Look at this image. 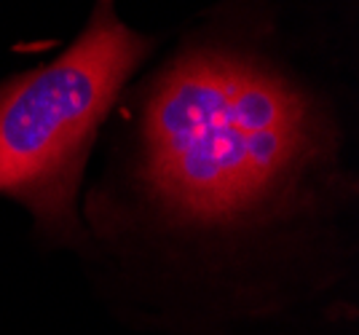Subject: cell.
I'll use <instances>...</instances> for the list:
<instances>
[{
	"label": "cell",
	"instance_id": "6da1fadb",
	"mask_svg": "<svg viewBox=\"0 0 359 335\" xmlns=\"http://www.w3.org/2000/svg\"><path fill=\"white\" fill-rule=\"evenodd\" d=\"M135 177L172 228L244 231L303 212L335 161L325 105L263 51L201 38L150 78Z\"/></svg>",
	"mask_w": 359,
	"mask_h": 335
},
{
	"label": "cell",
	"instance_id": "7a4b0ae2",
	"mask_svg": "<svg viewBox=\"0 0 359 335\" xmlns=\"http://www.w3.org/2000/svg\"><path fill=\"white\" fill-rule=\"evenodd\" d=\"M153 38L97 0L86 27L46 64L0 81V196L30 210L38 231L83 244L78 191L97 135Z\"/></svg>",
	"mask_w": 359,
	"mask_h": 335
}]
</instances>
